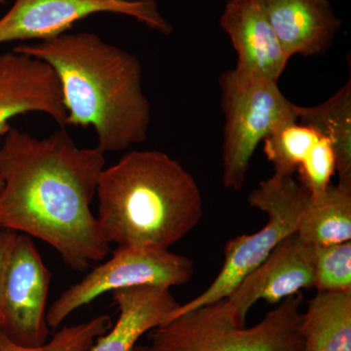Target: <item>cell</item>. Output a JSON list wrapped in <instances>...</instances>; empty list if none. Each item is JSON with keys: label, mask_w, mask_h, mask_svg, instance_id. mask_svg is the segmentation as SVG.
I'll list each match as a JSON object with an SVG mask.
<instances>
[{"label": "cell", "mask_w": 351, "mask_h": 351, "mask_svg": "<svg viewBox=\"0 0 351 351\" xmlns=\"http://www.w3.org/2000/svg\"><path fill=\"white\" fill-rule=\"evenodd\" d=\"M311 288H314L313 245L294 233L247 274L230 294L215 304L235 326L245 327L249 311L258 301L278 304L300 291Z\"/></svg>", "instance_id": "30bf717a"}, {"label": "cell", "mask_w": 351, "mask_h": 351, "mask_svg": "<svg viewBox=\"0 0 351 351\" xmlns=\"http://www.w3.org/2000/svg\"><path fill=\"white\" fill-rule=\"evenodd\" d=\"M321 135L297 120L284 122L263 140V151L274 168V175L294 176Z\"/></svg>", "instance_id": "ac0fdd59"}, {"label": "cell", "mask_w": 351, "mask_h": 351, "mask_svg": "<svg viewBox=\"0 0 351 351\" xmlns=\"http://www.w3.org/2000/svg\"><path fill=\"white\" fill-rule=\"evenodd\" d=\"M96 196L101 232L117 247L169 250L203 216L195 178L162 152H130L106 167Z\"/></svg>", "instance_id": "3957f363"}, {"label": "cell", "mask_w": 351, "mask_h": 351, "mask_svg": "<svg viewBox=\"0 0 351 351\" xmlns=\"http://www.w3.org/2000/svg\"><path fill=\"white\" fill-rule=\"evenodd\" d=\"M13 50L54 69L66 126L93 127L97 147L104 154L147 140L152 108L143 90L142 64L135 55L86 32L19 44Z\"/></svg>", "instance_id": "7a4b0ae2"}, {"label": "cell", "mask_w": 351, "mask_h": 351, "mask_svg": "<svg viewBox=\"0 0 351 351\" xmlns=\"http://www.w3.org/2000/svg\"><path fill=\"white\" fill-rule=\"evenodd\" d=\"M110 254V260L95 267L51 304L46 316L51 329L106 293L140 286L171 289L189 282L195 274L191 258L169 250L117 247Z\"/></svg>", "instance_id": "52a82bcc"}, {"label": "cell", "mask_w": 351, "mask_h": 351, "mask_svg": "<svg viewBox=\"0 0 351 351\" xmlns=\"http://www.w3.org/2000/svg\"><path fill=\"white\" fill-rule=\"evenodd\" d=\"M295 233L311 245L351 241V191L330 184L322 195H309Z\"/></svg>", "instance_id": "e0dca14e"}, {"label": "cell", "mask_w": 351, "mask_h": 351, "mask_svg": "<svg viewBox=\"0 0 351 351\" xmlns=\"http://www.w3.org/2000/svg\"><path fill=\"white\" fill-rule=\"evenodd\" d=\"M299 294L279 302L255 326L237 327L206 304L171 318L147 335L149 351H302Z\"/></svg>", "instance_id": "277c9868"}, {"label": "cell", "mask_w": 351, "mask_h": 351, "mask_svg": "<svg viewBox=\"0 0 351 351\" xmlns=\"http://www.w3.org/2000/svg\"><path fill=\"white\" fill-rule=\"evenodd\" d=\"M112 326L110 316H97L86 322L62 328L43 346L36 348L18 345L0 331V351H87Z\"/></svg>", "instance_id": "d6986e66"}, {"label": "cell", "mask_w": 351, "mask_h": 351, "mask_svg": "<svg viewBox=\"0 0 351 351\" xmlns=\"http://www.w3.org/2000/svg\"><path fill=\"white\" fill-rule=\"evenodd\" d=\"M112 297L119 318L87 351H131L141 337L165 323L181 304L170 289L152 286L120 289Z\"/></svg>", "instance_id": "5bb4252c"}, {"label": "cell", "mask_w": 351, "mask_h": 351, "mask_svg": "<svg viewBox=\"0 0 351 351\" xmlns=\"http://www.w3.org/2000/svg\"><path fill=\"white\" fill-rule=\"evenodd\" d=\"M98 147H80L64 128L45 138L9 127L0 147V230L50 245L86 271L112 253L91 205L106 168Z\"/></svg>", "instance_id": "6da1fadb"}, {"label": "cell", "mask_w": 351, "mask_h": 351, "mask_svg": "<svg viewBox=\"0 0 351 351\" xmlns=\"http://www.w3.org/2000/svg\"><path fill=\"white\" fill-rule=\"evenodd\" d=\"M2 186H3V182H2V180L0 179V189H2Z\"/></svg>", "instance_id": "cb8c5ba5"}, {"label": "cell", "mask_w": 351, "mask_h": 351, "mask_svg": "<svg viewBox=\"0 0 351 351\" xmlns=\"http://www.w3.org/2000/svg\"><path fill=\"white\" fill-rule=\"evenodd\" d=\"M18 233L10 230H0V306H1L2 288H3L4 274L7 261Z\"/></svg>", "instance_id": "7402d4cb"}, {"label": "cell", "mask_w": 351, "mask_h": 351, "mask_svg": "<svg viewBox=\"0 0 351 351\" xmlns=\"http://www.w3.org/2000/svg\"><path fill=\"white\" fill-rule=\"evenodd\" d=\"M300 123L311 127L331 142L336 154L339 186L351 191V82L324 103L295 106Z\"/></svg>", "instance_id": "2e32d148"}, {"label": "cell", "mask_w": 351, "mask_h": 351, "mask_svg": "<svg viewBox=\"0 0 351 351\" xmlns=\"http://www.w3.org/2000/svg\"><path fill=\"white\" fill-rule=\"evenodd\" d=\"M265 4L289 58L326 52L343 24L329 0H265Z\"/></svg>", "instance_id": "4fadbf2b"}, {"label": "cell", "mask_w": 351, "mask_h": 351, "mask_svg": "<svg viewBox=\"0 0 351 351\" xmlns=\"http://www.w3.org/2000/svg\"><path fill=\"white\" fill-rule=\"evenodd\" d=\"M51 274L29 235L18 233L7 261L0 306V331L29 348L48 341Z\"/></svg>", "instance_id": "9c48e42d"}, {"label": "cell", "mask_w": 351, "mask_h": 351, "mask_svg": "<svg viewBox=\"0 0 351 351\" xmlns=\"http://www.w3.org/2000/svg\"><path fill=\"white\" fill-rule=\"evenodd\" d=\"M223 127V184L243 188L254 152L277 126L298 120L295 104L279 89L278 82L240 75L234 69L219 77Z\"/></svg>", "instance_id": "8992f818"}, {"label": "cell", "mask_w": 351, "mask_h": 351, "mask_svg": "<svg viewBox=\"0 0 351 351\" xmlns=\"http://www.w3.org/2000/svg\"><path fill=\"white\" fill-rule=\"evenodd\" d=\"M131 351H149L147 346L136 345Z\"/></svg>", "instance_id": "603a6c76"}, {"label": "cell", "mask_w": 351, "mask_h": 351, "mask_svg": "<svg viewBox=\"0 0 351 351\" xmlns=\"http://www.w3.org/2000/svg\"><path fill=\"white\" fill-rule=\"evenodd\" d=\"M27 112L47 114L66 127L61 85L54 69L36 58L10 51L0 55V136L9 121Z\"/></svg>", "instance_id": "8fae6325"}, {"label": "cell", "mask_w": 351, "mask_h": 351, "mask_svg": "<svg viewBox=\"0 0 351 351\" xmlns=\"http://www.w3.org/2000/svg\"><path fill=\"white\" fill-rule=\"evenodd\" d=\"M313 263L317 292L351 290V241L313 245Z\"/></svg>", "instance_id": "ffe728a7"}, {"label": "cell", "mask_w": 351, "mask_h": 351, "mask_svg": "<svg viewBox=\"0 0 351 351\" xmlns=\"http://www.w3.org/2000/svg\"><path fill=\"white\" fill-rule=\"evenodd\" d=\"M219 25L237 51V73L278 82L290 58L270 24L265 0H228Z\"/></svg>", "instance_id": "7c38bea8"}, {"label": "cell", "mask_w": 351, "mask_h": 351, "mask_svg": "<svg viewBox=\"0 0 351 351\" xmlns=\"http://www.w3.org/2000/svg\"><path fill=\"white\" fill-rule=\"evenodd\" d=\"M308 197V193L294 176L274 174L261 182L251 191L248 200L252 207L267 214V225L257 232L230 240L225 247V262L211 285L191 302L180 304L167 321L196 307L221 301L230 294L284 239L297 232Z\"/></svg>", "instance_id": "5b68a950"}, {"label": "cell", "mask_w": 351, "mask_h": 351, "mask_svg": "<svg viewBox=\"0 0 351 351\" xmlns=\"http://www.w3.org/2000/svg\"><path fill=\"white\" fill-rule=\"evenodd\" d=\"M302 351H351V290L317 292L302 313Z\"/></svg>", "instance_id": "9a60e30c"}, {"label": "cell", "mask_w": 351, "mask_h": 351, "mask_svg": "<svg viewBox=\"0 0 351 351\" xmlns=\"http://www.w3.org/2000/svg\"><path fill=\"white\" fill-rule=\"evenodd\" d=\"M5 3V0H0V5H1V4H4Z\"/></svg>", "instance_id": "d4e9b609"}, {"label": "cell", "mask_w": 351, "mask_h": 351, "mask_svg": "<svg viewBox=\"0 0 351 351\" xmlns=\"http://www.w3.org/2000/svg\"><path fill=\"white\" fill-rule=\"evenodd\" d=\"M336 166L334 147L327 138L321 136L298 168L299 182L309 195H322L332 184L331 179Z\"/></svg>", "instance_id": "44dd1931"}, {"label": "cell", "mask_w": 351, "mask_h": 351, "mask_svg": "<svg viewBox=\"0 0 351 351\" xmlns=\"http://www.w3.org/2000/svg\"><path fill=\"white\" fill-rule=\"evenodd\" d=\"M101 13L130 16L164 36L173 32L156 0H15L0 18V44L46 40L66 34L80 21Z\"/></svg>", "instance_id": "ba28073f"}]
</instances>
